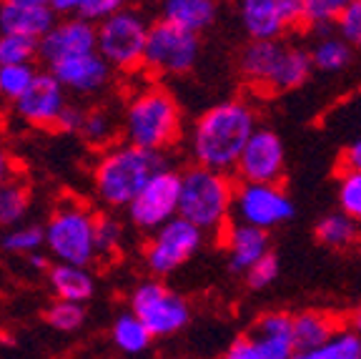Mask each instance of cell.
<instances>
[{"label":"cell","instance_id":"obj_43","mask_svg":"<svg viewBox=\"0 0 361 359\" xmlns=\"http://www.w3.org/2000/svg\"><path fill=\"white\" fill-rule=\"evenodd\" d=\"M341 166H344V169H361V139L354 141V143L341 153Z\"/></svg>","mask_w":361,"mask_h":359},{"label":"cell","instance_id":"obj_2","mask_svg":"<svg viewBox=\"0 0 361 359\" xmlns=\"http://www.w3.org/2000/svg\"><path fill=\"white\" fill-rule=\"evenodd\" d=\"M164 166H169L164 151H151L128 141L118 146L111 143L93 169V186L108 208H126L141 186Z\"/></svg>","mask_w":361,"mask_h":359},{"label":"cell","instance_id":"obj_17","mask_svg":"<svg viewBox=\"0 0 361 359\" xmlns=\"http://www.w3.org/2000/svg\"><path fill=\"white\" fill-rule=\"evenodd\" d=\"M221 239L228 247V264L238 274H243L254 261H259L264 254L271 252L269 231L251 224H241V221H233V224L228 221L226 229L221 231Z\"/></svg>","mask_w":361,"mask_h":359},{"label":"cell","instance_id":"obj_31","mask_svg":"<svg viewBox=\"0 0 361 359\" xmlns=\"http://www.w3.org/2000/svg\"><path fill=\"white\" fill-rule=\"evenodd\" d=\"M0 249L6 254L25 257V254L43 249V226L25 224V226H8V231L0 236Z\"/></svg>","mask_w":361,"mask_h":359},{"label":"cell","instance_id":"obj_21","mask_svg":"<svg viewBox=\"0 0 361 359\" xmlns=\"http://www.w3.org/2000/svg\"><path fill=\"white\" fill-rule=\"evenodd\" d=\"M56 20L48 6H6L0 3V33H20L40 38Z\"/></svg>","mask_w":361,"mask_h":359},{"label":"cell","instance_id":"obj_12","mask_svg":"<svg viewBox=\"0 0 361 359\" xmlns=\"http://www.w3.org/2000/svg\"><path fill=\"white\" fill-rule=\"evenodd\" d=\"M178 191H180V174L171 166L158 169L141 191L128 201V219L135 229L153 231L161 224L178 213Z\"/></svg>","mask_w":361,"mask_h":359},{"label":"cell","instance_id":"obj_28","mask_svg":"<svg viewBox=\"0 0 361 359\" xmlns=\"http://www.w3.org/2000/svg\"><path fill=\"white\" fill-rule=\"evenodd\" d=\"M118 121L113 116L108 108L96 106L90 108V111L83 113V121H80V129L78 134L85 139V143L90 146H98V148H108L116 141L118 136Z\"/></svg>","mask_w":361,"mask_h":359},{"label":"cell","instance_id":"obj_42","mask_svg":"<svg viewBox=\"0 0 361 359\" xmlns=\"http://www.w3.org/2000/svg\"><path fill=\"white\" fill-rule=\"evenodd\" d=\"M83 113H85V108L73 106V103H66V106H63V111L58 113L56 126H53V129L66 131V134H78L80 121H83Z\"/></svg>","mask_w":361,"mask_h":359},{"label":"cell","instance_id":"obj_27","mask_svg":"<svg viewBox=\"0 0 361 359\" xmlns=\"http://www.w3.org/2000/svg\"><path fill=\"white\" fill-rule=\"evenodd\" d=\"M30 208V186L25 181L11 179L0 184V226L8 229L13 224H20Z\"/></svg>","mask_w":361,"mask_h":359},{"label":"cell","instance_id":"obj_13","mask_svg":"<svg viewBox=\"0 0 361 359\" xmlns=\"http://www.w3.org/2000/svg\"><path fill=\"white\" fill-rule=\"evenodd\" d=\"M233 179L251 184H281L286 174V148L279 134L256 126L233 166Z\"/></svg>","mask_w":361,"mask_h":359},{"label":"cell","instance_id":"obj_20","mask_svg":"<svg viewBox=\"0 0 361 359\" xmlns=\"http://www.w3.org/2000/svg\"><path fill=\"white\" fill-rule=\"evenodd\" d=\"M219 16V0H161V18L180 28L201 33Z\"/></svg>","mask_w":361,"mask_h":359},{"label":"cell","instance_id":"obj_6","mask_svg":"<svg viewBox=\"0 0 361 359\" xmlns=\"http://www.w3.org/2000/svg\"><path fill=\"white\" fill-rule=\"evenodd\" d=\"M198 51H201L198 33L161 18L148 25L141 66L156 76H183L193 68Z\"/></svg>","mask_w":361,"mask_h":359},{"label":"cell","instance_id":"obj_23","mask_svg":"<svg viewBox=\"0 0 361 359\" xmlns=\"http://www.w3.org/2000/svg\"><path fill=\"white\" fill-rule=\"evenodd\" d=\"M311 71H314V63H311L309 51L296 48V45H283V53L279 58V66L274 71L269 90L271 93H283V90L299 88V86L306 83Z\"/></svg>","mask_w":361,"mask_h":359},{"label":"cell","instance_id":"obj_37","mask_svg":"<svg viewBox=\"0 0 361 359\" xmlns=\"http://www.w3.org/2000/svg\"><path fill=\"white\" fill-rule=\"evenodd\" d=\"M349 0H304V25L326 28L334 25Z\"/></svg>","mask_w":361,"mask_h":359},{"label":"cell","instance_id":"obj_22","mask_svg":"<svg viewBox=\"0 0 361 359\" xmlns=\"http://www.w3.org/2000/svg\"><path fill=\"white\" fill-rule=\"evenodd\" d=\"M238 13L248 38H281L286 33L274 0H238Z\"/></svg>","mask_w":361,"mask_h":359},{"label":"cell","instance_id":"obj_24","mask_svg":"<svg viewBox=\"0 0 361 359\" xmlns=\"http://www.w3.org/2000/svg\"><path fill=\"white\" fill-rule=\"evenodd\" d=\"M336 319L324 312H301L293 317V347H296V357H306L314 352L316 347H322L331 331L336 329Z\"/></svg>","mask_w":361,"mask_h":359},{"label":"cell","instance_id":"obj_29","mask_svg":"<svg viewBox=\"0 0 361 359\" xmlns=\"http://www.w3.org/2000/svg\"><path fill=\"white\" fill-rule=\"evenodd\" d=\"M304 359H361V337L356 334L354 329H336L331 331V337L322 344V347H316L314 352H309Z\"/></svg>","mask_w":361,"mask_h":359},{"label":"cell","instance_id":"obj_30","mask_svg":"<svg viewBox=\"0 0 361 359\" xmlns=\"http://www.w3.org/2000/svg\"><path fill=\"white\" fill-rule=\"evenodd\" d=\"M351 61V45L346 43L341 35L338 38H324L316 43V48L311 51V63L316 71L324 73H336L344 71Z\"/></svg>","mask_w":361,"mask_h":359},{"label":"cell","instance_id":"obj_4","mask_svg":"<svg viewBox=\"0 0 361 359\" xmlns=\"http://www.w3.org/2000/svg\"><path fill=\"white\" fill-rule=\"evenodd\" d=\"M126 141L135 146L166 151L180 139V108L178 101L166 88H143L133 95L121 124Z\"/></svg>","mask_w":361,"mask_h":359},{"label":"cell","instance_id":"obj_9","mask_svg":"<svg viewBox=\"0 0 361 359\" xmlns=\"http://www.w3.org/2000/svg\"><path fill=\"white\" fill-rule=\"evenodd\" d=\"M203 239H206V234L191 221H186L178 213L171 216L166 224L153 229L151 242L146 247V264L151 274L169 276L178 271L180 266H186L203 247Z\"/></svg>","mask_w":361,"mask_h":359},{"label":"cell","instance_id":"obj_39","mask_svg":"<svg viewBox=\"0 0 361 359\" xmlns=\"http://www.w3.org/2000/svg\"><path fill=\"white\" fill-rule=\"evenodd\" d=\"M243 274H246V281L251 289H266V286L274 284L279 276V259L271 252L264 254V257H261L259 261H254Z\"/></svg>","mask_w":361,"mask_h":359},{"label":"cell","instance_id":"obj_48","mask_svg":"<svg viewBox=\"0 0 361 359\" xmlns=\"http://www.w3.org/2000/svg\"><path fill=\"white\" fill-rule=\"evenodd\" d=\"M351 329H354L356 334H359V337H361V304H359V307H356L354 317H351Z\"/></svg>","mask_w":361,"mask_h":359},{"label":"cell","instance_id":"obj_45","mask_svg":"<svg viewBox=\"0 0 361 359\" xmlns=\"http://www.w3.org/2000/svg\"><path fill=\"white\" fill-rule=\"evenodd\" d=\"M25 257H28V264L33 266L35 271H48V266H51V257H48V254H43L40 249L25 254Z\"/></svg>","mask_w":361,"mask_h":359},{"label":"cell","instance_id":"obj_38","mask_svg":"<svg viewBox=\"0 0 361 359\" xmlns=\"http://www.w3.org/2000/svg\"><path fill=\"white\" fill-rule=\"evenodd\" d=\"M334 25L351 48H361V0H349Z\"/></svg>","mask_w":361,"mask_h":359},{"label":"cell","instance_id":"obj_41","mask_svg":"<svg viewBox=\"0 0 361 359\" xmlns=\"http://www.w3.org/2000/svg\"><path fill=\"white\" fill-rule=\"evenodd\" d=\"M274 3H276L283 30L301 28L304 25V0H274Z\"/></svg>","mask_w":361,"mask_h":359},{"label":"cell","instance_id":"obj_1","mask_svg":"<svg viewBox=\"0 0 361 359\" xmlns=\"http://www.w3.org/2000/svg\"><path fill=\"white\" fill-rule=\"evenodd\" d=\"M256 129V113L246 101L211 106L196 118L188 139L191 158L198 166L231 174L243 143Z\"/></svg>","mask_w":361,"mask_h":359},{"label":"cell","instance_id":"obj_3","mask_svg":"<svg viewBox=\"0 0 361 359\" xmlns=\"http://www.w3.org/2000/svg\"><path fill=\"white\" fill-rule=\"evenodd\" d=\"M233 191L236 179L231 174L193 163L191 169L180 174L178 216L198 226L203 234L221 236L226 224L231 221Z\"/></svg>","mask_w":361,"mask_h":359},{"label":"cell","instance_id":"obj_35","mask_svg":"<svg viewBox=\"0 0 361 359\" xmlns=\"http://www.w3.org/2000/svg\"><path fill=\"white\" fill-rule=\"evenodd\" d=\"M338 206L346 216L361 221V169H344L338 179Z\"/></svg>","mask_w":361,"mask_h":359},{"label":"cell","instance_id":"obj_18","mask_svg":"<svg viewBox=\"0 0 361 359\" xmlns=\"http://www.w3.org/2000/svg\"><path fill=\"white\" fill-rule=\"evenodd\" d=\"M283 53V43L279 38H251V43L241 53V73L248 83L269 90L279 58Z\"/></svg>","mask_w":361,"mask_h":359},{"label":"cell","instance_id":"obj_5","mask_svg":"<svg viewBox=\"0 0 361 359\" xmlns=\"http://www.w3.org/2000/svg\"><path fill=\"white\" fill-rule=\"evenodd\" d=\"M96 216L85 206L73 201H63L53 211L43 229V247H48L56 261L90 266L96 261V239H93Z\"/></svg>","mask_w":361,"mask_h":359},{"label":"cell","instance_id":"obj_44","mask_svg":"<svg viewBox=\"0 0 361 359\" xmlns=\"http://www.w3.org/2000/svg\"><path fill=\"white\" fill-rule=\"evenodd\" d=\"M48 8L56 16H75L80 8V0H48Z\"/></svg>","mask_w":361,"mask_h":359},{"label":"cell","instance_id":"obj_8","mask_svg":"<svg viewBox=\"0 0 361 359\" xmlns=\"http://www.w3.org/2000/svg\"><path fill=\"white\" fill-rule=\"evenodd\" d=\"M130 312H133L148 331L156 337H171L191 322V309L183 297L171 292L164 281H143L130 294Z\"/></svg>","mask_w":361,"mask_h":359},{"label":"cell","instance_id":"obj_11","mask_svg":"<svg viewBox=\"0 0 361 359\" xmlns=\"http://www.w3.org/2000/svg\"><path fill=\"white\" fill-rule=\"evenodd\" d=\"M293 211H296L293 201L281 189V184H251V181L236 184L231 216H236L241 224L271 231L293 219Z\"/></svg>","mask_w":361,"mask_h":359},{"label":"cell","instance_id":"obj_34","mask_svg":"<svg viewBox=\"0 0 361 359\" xmlns=\"http://www.w3.org/2000/svg\"><path fill=\"white\" fill-rule=\"evenodd\" d=\"M45 322L48 326L56 331H78L85 322V309L80 307V302H68V299H58L48 312H45Z\"/></svg>","mask_w":361,"mask_h":359},{"label":"cell","instance_id":"obj_10","mask_svg":"<svg viewBox=\"0 0 361 359\" xmlns=\"http://www.w3.org/2000/svg\"><path fill=\"white\" fill-rule=\"evenodd\" d=\"M228 359H291L293 347V317L286 312H269L259 317L251 331H243L226 349Z\"/></svg>","mask_w":361,"mask_h":359},{"label":"cell","instance_id":"obj_33","mask_svg":"<svg viewBox=\"0 0 361 359\" xmlns=\"http://www.w3.org/2000/svg\"><path fill=\"white\" fill-rule=\"evenodd\" d=\"M38 38L20 33H0V63H35Z\"/></svg>","mask_w":361,"mask_h":359},{"label":"cell","instance_id":"obj_14","mask_svg":"<svg viewBox=\"0 0 361 359\" xmlns=\"http://www.w3.org/2000/svg\"><path fill=\"white\" fill-rule=\"evenodd\" d=\"M66 88L51 71H35L28 88L13 101V111L23 124L33 129H53L58 113L66 106Z\"/></svg>","mask_w":361,"mask_h":359},{"label":"cell","instance_id":"obj_26","mask_svg":"<svg viewBox=\"0 0 361 359\" xmlns=\"http://www.w3.org/2000/svg\"><path fill=\"white\" fill-rule=\"evenodd\" d=\"M316 239L329 249H349L359 239V221L346 216L344 211L329 213L316 224Z\"/></svg>","mask_w":361,"mask_h":359},{"label":"cell","instance_id":"obj_15","mask_svg":"<svg viewBox=\"0 0 361 359\" xmlns=\"http://www.w3.org/2000/svg\"><path fill=\"white\" fill-rule=\"evenodd\" d=\"M88 51H96V23L80 16L53 20L51 28L38 38V61H43L45 66Z\"/></svg>","mask_w":361,"mask_h":359},{"label":"cell","instance_id":"obj_16","mask_svg":"<svg viewBox=\"0 0 361 359\" xmlns=\"http://www.w3.org/2000/svg\"><path fill=\"white\" fill-rule=\"evenodd\" d=\"M48 71L56 76L63 88L78 95H93L98 90H103L113 73V68L108 66L106 58L98 51L80 53V56L73 58H63L58 63H51Z\"/></svg>","mask_w":361,"mask_h":359},{"label":"cell","instance_id":"obj_32","mask_svg":"<svg viewBox=\"0 0 361 359\" xmlns=\"http://www.w3.org/2000/svg\"><path fill=\"white\" fill-rule=\"evenodd\" d=\"M33 63H0V98L16 101L33 81Z\"/></svg>","mask_w":361,"mask_h":359},{"label":"cell","instance_id":"obj_7","mask_svg":"<svg viewBox=\"0 0 361 359\" xmlns=\"http://www.w3.org/2000/svg\"><path fill=\"white\" fill-rule=\"evenodd\" d=\"M148 23L135 11L121 8L113 16L98 20L96 25V51L106 58L111 68L133 71L141 68L143 48H146Z\"/></svg>","mask_w":361,"mask_h":359},{"label":"cell","instance_id":"obj_46","mask_svg":"<svg viewBox=\"0 0 361 359\" xmlns=\"http://www.w3.org/2000/svg\"><path fill=\"white\" fill-rule=\"evenodd\" d=\"M11 176H16V169H13V161L8 156V151L0 148V184H6Z\"/></svg>","mask_w":361,"mask_h":359},{"label":"cell","instance_id":"obj_19","mask_svg":"<svg viewBox=\"0 0 361 359\" xmlns=\"http://www.w3.org/2000/svg\"><path fill=\"white\" fill-rule=\"evenodd\" d=\"M48 284H51L53 294L58 299L80 304L88 302L93 297V292H96V281H93V274L88 271V266L66 264V261L48 266Z\"/></svg>","mask_w":361,"mask_h":359},{"label":"cell","instance_id":"obj_36","mask_svg":"<svg viewBox=\"0 0 361 359\" xmlns=\"http://www.w3.org/2000/svg\"><path fill=\"white\" fill-rule=\"evenodd\" d=\"M93 239H96V257H111L121 247L123 226L113 216H96V221H93Z\"/></svg>","mask_w":361,"mask_h":359},{"label":"cell","instance_id":"obj_40","mask_svg":"<svg viewBox=\"0 0 361 359\" xmlns=\"http://www.w3.org/2000/svg\"><path fill=\"white\" fill-rule=\"evenodd\" d=\"M126 8V0H80V8L75 16L85 18L90 23H98L103 18L113 16L116 11Z\"/></svg>","mask_w":361,"mask_h":359},{"label":"cell","instance_id":"obj_47","mask_svg":"<svg viewBox=\"0 0 361 359\" xmlns=\"http://www.w3.org/2000/svg\"><path fill=\"white\" fill-rule=\"evenodd\" d=\"M6 6H48V0H0Z\"/></svg>","mask_w":361,"mask_h":359},{"label":"cell","instance_id":"obj_25","mask_svg":"<svg viewBox=\"0 0 361 359\" xmlns=\"http://www.w3.org/2000/svg\"><path fill=\"white\" fill-rule=\"evenodd\" d=\"M111 337L123 354H143L153 344V334L133 312H126L113 322Z\"/></svg>","mask_w":361,"mask_h":359}]
</instances>
